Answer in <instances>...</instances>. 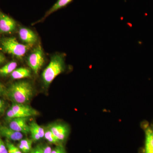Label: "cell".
<instances>
[{
  "label": "cell",
  "mask_w": 153,
  "mask_h": 153,
  "mask_svg": "<svg viewBox=\"0 0 153 153\" xmlns=\"http://www.w3.org/2000/svg\"><path fill=\"white\" fill-rule=\"evenodd\" d=\"M49 129L60 142L65 141L69 134V128L65 125L61 123H55L49 126Z\"/></svg>",
  "instance_id": "8"
},
{
  "label": "cell",
  "mask_w": 153,
  "mask_h": 153,
  "mask_svg": "<svg viewBox=\"0 0 153 153\" xmlns=\"http://www.w3.org/2000/svg\"><path fill=\"white\" fill-rule=\"evenodd\" d=\"M6 59L4 55H3L2 53L0 52V65L4 63L6 61Z\"/></svg>",
  "instance_id": "26"
},
{
  "label": "cell",
  "mask_w": 153,
  "mask_h": 153,
  "mask_svg": "<svg viewBox=\"0 0 153 153\" xmlns=\"http://www.w3.org/2000/svg\"><path fill=\"white\" fill-rule=\"evenodd\" d=\"M6 91L7 90H6L5 87L0 82V96L5 94Z\"/></svg>",
  "instance_id": "24"
},
{
  "label": "cell",
  "mask_w": 153,
  "mask_h": 153,
  "mask_svg": "<svg viewBox=\"0 0 153 153\" xmlns=\"http://www.w3.org/2000/svg\"><path fill=\"white\" fill-rule=\"evenodd\" d=\"M145 129V153H153V131L150 127H146Z\"/></svg>",
  "instance_id": "11"
},
{
  "label": "cell",
  "mask_w": 153,
  "mask_h": 153,
  "mask_svg": "<svg viewBox=\"0 0 153 153\" xmlns=\"http://www.w3.org/2000/svg\"><path fill=\"white\" fill-rule=\"evenodd\" d=\"M44 138L46 139L48 142L53 144L57 145V146H60V142L58 139L55 136V135L53 134L52 131L49 128L47 129L45 131Z\"/></svg>",
  "instance_id": "16"
},
{
  "label": "cell",
  "mask_w": 153,
  "mask_h": 153,
  "mask_svg": "<svg viewBox=\"0 0 153 153\" xmlns=\"http://www.w3.org/2000/svg\"><path fill=\"white\" fill-rule=\"evenodd\" d=\"M0 153H8L6 144L0 137Z\"/></svg>",
  "instance_id": "20"
},
{
  "label": "cell",
  "mask_w": 153,
  "mask_h": 153,
  "mask_svg": "<svg viewBox=\"0 0 153 153\" xmlns=\"http://www.w3.org/2000/svg\"><path fill=\"white\" fill-rule=\"evenodd\" d=\"M38 112L33 108L25 104L13 103L7 111V117L9 120L20 117H28L38 115Z\"/></svg>",
  "instance_id": "4"
},
{
  "label": "cell",
  "mask_w": 153,
  "mask_h": 153,
  "mask_svg": "<svg viewBox=\"0 0 153 153\" xmlns=\"http://www.w3.org/2000/svg\"><path fill=\"white\" fill-rule=\"evenodd\" d=\"M34 149L35 153H44L42 147L40 146H37L36 148Z\"/></svg>",
  "instance_id": "25"
},
{
  "label": "cell",
  "mask_w": 153,
  "mask_h": 153,
  "mask_svg": "<svg viewBox=\"0 0 153 153\" xmlns=\"http://www.w3.org/2000/svg\"><path fill=\"white\" fill-rule=\"evenodd\" d=\"M29 153H35V151H34V149H32V150L31 151V152H30Z\"/></svg>",
  "instance_id": "27"
},
{
  "label": "cell",
  "mask_w": 153,
  "mask_h": 153,
  "mask_svg": "<svg viewBox=\"0 0 153 153\" xmlns=\"http://www.w3.org/2000/svg\"><path fill=\"white\" fill-rule=\"evenodd\" d=\"M10 75L12 79H21L30 77L31 76V71L28 68L22 67L16 68L11 73Z\"/></svg>",
  "instance_id": "12"
},
{
  "label": "cell",
  "mask_w": 153,
  "mask_h": 153,
  "mask_svg": "<svg viewBox=\"0 0 153 153\" xmlns=\"http://www.w3.org/2000/svg\"><path fill=\"white\" fill-rule=\"evenodd\" d=\"M9 124V127L22 134H28L30 132V126L27 124V117H20L10 120Z\"/></svg>",
  "instance_id": "6"
},
{
  "label": "cell",
  "mask_w": 153,
  "mask_h": 153,
  "mask_svg": "<svg viewBox=\"0 0 153 153\" xmlns=\"http://www.w3.org/2000/svg\"><path fill=\"white\" fill-rule=\"evenodd\" d=\"M151 128H152V131H153V124L152 125V127H151Z\"/></svg>",
  "instance_id": "28"
},
{
  "label": "cell",
  "mask_w": 153,
  "mask_h": 153,
  "mask_svg": "<svg viewBox=\"0 0 153 153\" xmlns=\"http://www.w3.org/2000/svg\"><path fill=\"white\" fill-rule=\"evenodd\" d=\"M33 141L32 139L26 138L20 140L18 147L22 153H29L32 150Z\"/></svg>",
  "instance_id": "14"
},
{
  "label": "cell",
  "mask_w": 153,
  "mask_h": 153,
  "mask_svg": "<svg viewBox=\"0 0 153 153\" xmlns=\"http://www.w3.org/2000/svg\"><path fill=\"white\" fill-rule=\"evenodd\" d=\"M19 34L21 40L27 44L33 45L38 40L37 35L32 30L28 28H20L19 31Z\"/></svg>",
  "instance_id": "10"
},
{
  "label": "cell",
  "mask_w": 153,
  "mask_h": 153,
  "mask_svg": "<svg viewBox=\"0 0 153 153\" xmlns=\"http://www.w3.org/2000/svg\"><path fill=\"white\" fill-rule=\"evenodd\" d=\"M32 45L19 43L13 37L2 38L0 39V48L3 52L21 58L25 56Z\"/></svg>",
  "instance_id": "3"
},
{
  "label": "cell",
  "mask_w": 153,
  "mask_h": 153,
  "mask_svg": "<svg viewBox=\"0 0 153 153\" xmlns=\"http://www.w3.org/2000/svg\"><path fill=\"white\" fill-rule=\"evenodd\" d=\"M16 62L12 61L0 68V76H5L11 74L16 68Z\"/></svg>",
  "instance_id": "15"
},
{
  "label": "cell",
  "mask_w": 153,
  "mask_h": 153,
  "mask_svg": "<svg viewBox=\"0 0 153 153\" xmlns=\"http://www.w3.org/2000/svg\"><path fill=\"white\" fill-rule=\"evenodd\" d=\"M0 135L6 138L9 140L20 141L23 137L22 133L16 131L9 127L0 126Z\"/></svg>",
  "instance_id": "9"
},
{
  "label": "cell",
  "mask_w": 153,
  "mask_h": 153,
  "mask_svg": "<svg viewBox=\"0 0 153 153\" xmlns=\"http://www.w3.org/2000/svg\"><path fill=\"white\" fill-rule=\"evenodd\" d=\"M44 62V52L41 45H39L33 49L28 57V64L34 73L38 74Z\"/></svg>",
  "instance_id": "5"
},
{
  "label": "cell",
  "mask_w": 153,
  "mask_h": 153,
  "mask_svg": "<svg viewBox=\"0 0 153 153\" xmlns=\"http://www.w3.org/2000/svg\"><path fill=\"white\" fill-rule=\"evenodd\" d=\"M16 28L14 20L5 14L0 12V33H10L13 32Z\"/></svg>",
  "instance_id": "7"
},
{
  "label": "cell",
  "mask_w": 153,
  "mask_h": 153,
  "mask_svg": "<svg viewBox=\"0 0 153 153\" xmlns=\"http://www.w3.org/2000/svg\"><path fill=\"white\" fill-rule=\"evenodd\" d=\"M52 153H66V152L63 147L60 145L52 150Z\"/></svg>",
  "instance_id": "21"
},
{
  "label": "cell",
  "mask_w": 153,
  "mask_h": 153,
  "mask_svg": "<svg viewBox=\"0 0 153 153\" xmlns=\"http://www.w3.org/2000/svg\"><path fill=\"white\" fill-rule=\"evenodd\" d=\"M44 153H52V148L49 146H46L42 147Z\"/></svg>",
  "instance_id": "23"
},
{
  "label": "cell",
  "mask_w": 153,
  "mask_h": 153,
  "mask_svg": "<svg viewBox=\"0 0 153 153\" xmlns=\"http://www.w3.org/2000/svg\"><path fill=\"white\" fill-rule=\"evenodd\" d=\"M30 128L33 129L38 134L41 138L44 137V134H45V130L36 122L33 121L31 123L30 125Z\"/></svg>",
  "instance_id": "17"
},
{
  "label": "cell",
  "mask_w": 153,
  "mask_h": 153,
  "mask_svg": "<svg viewBox=\"0 0 153 153\" xmlns=\"http://www.w3.org/2000/svg\"><path fill=\"white\" fill-rule=\"evenodd\" d=\"M73 0H58L57 2L55 3V4L47 11L42 20H44V19L48 17L49 15H51L52 13H54L57 10L66 7Z\"/></svg>",
  "instance_id": "13"
},
{
  "label": "cell",
  "mask_w": 153,
  "mask_h": 153,
  "mask_svg": "<svg viewBox=\"0 0 153 153\" xmlns=\"http://www.w3.org/2000/svg\"><path fill=\"white\" fill-rule=\"evenodd\" d=\"M6 147L7 149L8 153H22L18 147L15 146L13 144L11 143L9 140H7L6 142Z\"/></svg>",
  "instance_id": "18"
},
{
  "label": "cell",
  "mask_w": 153,
  "mask_h": 153,
  "mask_svg": "<svg viewBox=\"0 0 153 153\" xmlns=\"http://www.w3.org/2000/svg\"><path fill=\"white\" fill-rule=\"evenodd\" d=\"M5 108V103L3 100L0 99V114L3 113Z\"/></svg>",
  "instance_id": "22"
},
{
  "label": "cell",
  "mask_w": 153,
  "mask_h": 153,
  "mask_svg": "<svg viewBox=\"0 0 153 153\" xmlns=\"http://www.w3.org/2000/svg\"><path fill=\"white\" fill-rule=\"evenodd\" d=\"M33 89L30 82L22 81L15 82L6 91V94L14 103L25 104L33 95Z\"/></svg>",
  "instance_id": "1"
},
{
  "label": "cell",
  "mask_w": 153,
  "mask_h": 153,
  "mask_svg": "<svg viewBox=\"0 0 153 153\" xmlns=\"http://www.w3.org/2000/svg\"><path fill=\"white\" fill-rule=\"evenodd\" d=\"M30 132L31 134V137L33 141H37L41 139V137L38 135V134L33 129L30 128Z\"/></svg>",
  "instance_id": "19"
},
{
  "label": "cell",
  "mask_w": 153,
  "mask_h": 153,
  "mask_svg": "<svg viewBox=\"0 0 153 153\" xmlns=\"http://www.w3.org/2000/svg\"><path fill=\"white\" fill-rule=\"evenodd\" d=\"M65 68L64 56L59 54L54 55L42 73L45 85L47 86L50 85L56 76L64 71Z\"/></svg>",
  "instance_id": "2"
}]
</instances>
